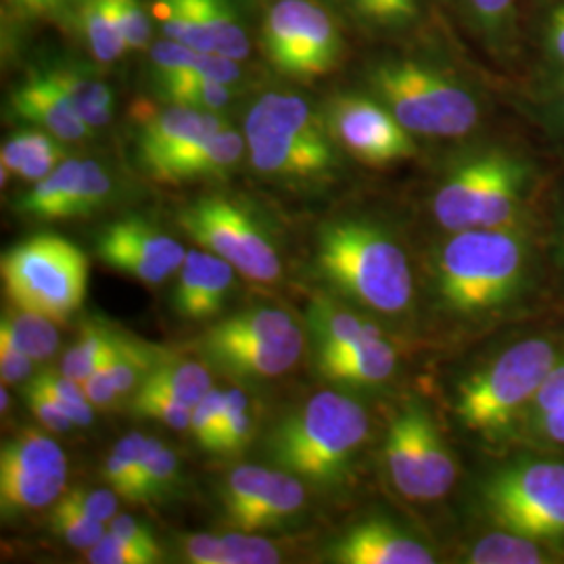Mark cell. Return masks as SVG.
Listing matches in <instances>:
<instances>
[{
  "mask_svg": "<svg viewBox=\"0 0 564 564\" xmlns=\"http://www.w3.org/2000/svg\"><path fill=\"white\" fill-rule=\"evenodd\" d=\"M563 111H564V101H563Z\"/></svg>",
  "mask_w": 564,
  "mask_h": 564,
  "instance_id": "6125c7cd",
  "label": "cell"
},
{
  "mask_svg": "<svg viewBox=\"0 0 564 564\" xmlns=\"http://www.w3.org/2000/svg\"><path fill=\"white\" fill-rule=\"evenodd\" d=\"M158 18L172 41L182 42L199 53H214V42L205 21V0H160Z\"/></svg>",
  "mask_w": 564,
  "mask_h": 564,
  "instance_id": "836d02e7",
  "label": "cell"
},
{
  "mask_svg": "<svg viewBox=\"0 0 564 564\" xmlns=\"http://www.w3.org/2000/svg\"><path fill=\"white\" fill-rule=\"evenodd\" d=\"M256 421L251 402L241 389H226L223 398V429L218 456H237L253 440Z\"/></svg>",
  "mask_w": 564,
  "mask_h": 564,
  "instance_id": "f35d334b",
  "label": "cell"
},
{
  "mask_svg": "<svg viewBox=\"0 0 564 564\" xmlns=\"http://www.w3.org/2000/svg\"><path fill=\"white\" fill-rule=\"evenodd\" d=\"M111 193V178L97 162H82L80 182L74 193L69 218H88L99 212Z\"/></svg>",
  "mask_w": 564,
  "mask_h": 564,
  "instance_id": "ee69618b",
  "label": "cell"
},
{
  "mask_svg": "<svg viewBox=\"0 0 564 564\" xmlns=\"http://www.w3.org/2000/svg\"><path fill=\"white\" fill-rule=\"evenodd\" d=\"M235 284V268L212 251H186L178 270L174 310L184 321L203 323L223 312Z\"/></svg>",
  "mask_w": 564,
  "mask_h": 564,
  "instance_id": "d6986e66",
  "label": "cell"
},
{
  "mask_svg": "<svg viewBox=\"0 0 564 564\" xmlns=\"http://www.w3.org/2000/svg\"><path fill=\"white\" fill-rule=\"evenodd\" d=\"M162 351L134 337L120 335L99 368L82 383L86 398L97 408H109L137 391Z\"/></svg>",
  "mask_w": 564,
  "mask_h": 564,
  "instance_id": "44dd1931",
  "label": "cell"
},
{
  "mask_svg": "<svg viewBox=\"0 0 564 564\" xmlns=\"http://www.w3.org/2000/svg\"><path fill=\"white\" fill-rule=\"evenodd\" d=\"M182 556L193 564L281 563L279 547L256 533L237 531L226 535L193 533L181 542Z\"/></svg>",
  "mask_w": 564,
  "mask_h": 564,
  "instance_id": "d4e9b609",
  "label": "cell"
},
{
  "mask_svg": "<svg viewBox=\"0 0 564 564\" xmlns=\"http://www.w3.org/2000/svg\"><path fill=\"white\" fill-rule=\"evenodd\" d=\"M475 9V13L479 15V20L484 21L489 28H498L502 21L508 18V13L512 11L517 0H468Z\"/></svg>",
  "mask_w": 564,
  "mask_h": 564,
  "instance_id": "6f0895ef",
  "label": "cell"
},
{
  "mask_svg": "<svg viewBox=\"0 0 564 564\" xmlns=\"http://www.w3.org/2000/svg\"><path fill=\"white\" fill-rule=\"evenodd\" d=\"M545 36H547V48L552 57L564 65V2L550 13Z\"/></svg>",
  "mask_w": 564,
  "mask_h": 564,
  "instance_id": "680465c9",
  "label": "cell"
},
{
  "mask_svg": "<svg viewBox=\"0 0 564 564\" xmlns=\"http://www.w3.org/2000/svg\"><path fill=\"white\" fill-rule=\"evenodd\" d=\"M199 349L207 362L230 379H276L300 360L303 333L282 310L251 307L209 326Z\"/></svg>",
  "mask_w": 564,
  "mask_h": 564,
  "instance_id": "8992f818",
  "label": "cell"
},
{
  "mask_svg": "<svg viewBox=\"0 0 564 564\" xmlns=\"http://www.w3.org/2000/svg\"><path fill=\"white\" fill-rule=\"evenodd\" d=\"M118 21H120L121 34L126 46L130 51H139L147 46L149 36H151V25L149 18L144 13L139 0H113Z\"/></svg>",
  "mask_w": 564,
  "mask_h": 564,
  "instance_id": "c3c4849f",
  "label": "cell"
},
{
  "mask_svg": "<svg viewBox=\"0 0 564 564\" xmlns=\"http://www.w3.org/2000/svg\"><path fill=\"white\" fill-rule=\"evenodd\" d=\"M11 102L20 118L39 123L61 141H82L90 132V126L46 76L21 84Z\"/></svg>",
  "mask_w": 564,
  "mask_h": 564,
  "instance_id": "cb8c5ba5",
  "label": "cell"
},
{
  "mask_svg": "<svg viewBox=\"0 0 564 564\" xmlns=\"http://www.w3.org/2000/svg\"><path fill=\"white\" fill-rule=\"evenodd\" d=\"M182 230L203 249L220 256L245 279H281V253L268 230L242 205L224 197H205L184 207Z\"/></svg>",
  "mask_w": 564,
  "mask_h": 564,
  "instance_id": "8fae6325",
  "label": "cell"
},
{
  "mask_svg": "<svg viewBox=\"0 0 564 564\" xmlns=\"http://www.w3.org/2000/svg\"><path fill=\"white\" fill-rule=\"evenodd\" d=\"M51 527L61 540L78 550H90L107 533L105 523L72 506L63 505L61 500L51 512Z\"/></svg>",
  "mask_w": 564,
  "mask_h": 564,
  "instance_id": "7bdbcfd3",
  "label": "cell"
},
{
  "mask_svg": "<svg viewBox=\"0 0 564 564\" xmlns=\"http://www.w3.org/2000/svg\"><path fill=\"white\" fill-rule=\"evenodd\" d=\"M120 333L109 328L107 324H82L80 335L76 343L67 349L61 362V372L78 383H84L113 349Z\"/></svg>",
  "mask_w": 564,
  "mask_h": 564,
  "instance_id": "e575fe53",
  "label": "cell"
},
{
  "mask_svg": "<svg viewBox=\"0 0 564 564\" xmlns=\"http://www.w3.org/2000/svg\"><path fill=\"white\" fill-rule=\"evenodd\" d=\"M316 262L343 295L379 314H402L414 297L412 268L402 247L375 224H326L318 235Z\"/></svg>",
  "mask_w": 564,
  "mask_h": 564,
  "instance_id": "3957f363",
  "label": "cell"
},
{
  "mask_svg": "<svg viewBox=\"0 0 564 564\" xmlns=\"http://www.w3.org/2000/svg\"><path fill=\"white\" fill-rule=\"evenodd\" d=\"M223 398L224 391L212 389L202 402L193 408V416H191L188 431L193 433L195 442L209 454H218V445H220Z\"/></svg>",
  "mask_w": 564,
  "mask_h": 564,
  "instance_id": "f6af8a7d",
  "label": "cell"
},
{
  "mask_svg": "<svg viewBox=\"0 0 564 564\" xmlns=\"http://www.w3.org/2000/svg\"><path fill=\"white\" fill-rule=\"evenodd\" d=\"M13 4H18L21 11H28V13H36V15H41V13H48V11H53L57 4H59L61 0H11Z\"/></svg>",
  "mask_w": 564,
  "mask_h": 564,
  "instance_id": "91938a15",
  "label": "cell"
},
{
  "mask_svg": "<svg viewBox=\"0 0 564 564\" xmlns=\"http://www.w3.org/2000/svg\"><path fill=\"white\" fill-rule=\"evenodd\" d=\"M561 403H564V362L556 364L550 370V375L545 377L535 400L529 405L527 416H529V421H533L535 416L544 414L545 410H552Z\"/></svg>",
  "mask_w": 564,
  "mask_h": 564,
  "instance_id": "11a10c76",
  "label": "cell"
},
{
  "mask_svg": "<svg viewBox=\"0 0 564 564\" xmlns=\"http://www.w3.org/2000/svg\"><path fill=\"white\" fill-rule=\"evenodd\" d=\"M242 139L239 132L220 128L184 144L170 160L151 174L165 184L223 176L241 160Z\"/></svg>",
  "mask_w": 564,
  "mask_h": 564,
  "instance_id": "7402d4cb",
  "label": "cell"
},
{
  "mask_svg": "<svg viewBox=\"0 0 564 564\" xmlns=\"http://www.w3.org/2000/svg\"><path fill=\"white\" fill-rule=\"evenodd\" d=\"M141 384L158 389L165 395H172L191 408H195L214 389L212 372L207 366L186 362L176 356L163 354H160L158 362L153 364L151 372Z\"/></svg>",
  "mask_w": 564,
  "mask_h": 564,
  "instance_id": "4316f807",
  "label": "cell"
},
{
  "mask_svg": "<svg viewBox=\"0 0 564 564\" xmlns=\"http://www.w3.org/2000/svg\"><path fill=\"white\" fill-rule=\"evenodd\" d=\"M558 362L556 345L544 337L510 345L458 387L456 414L460 423L485 437L502 435L527 414L545 377Z\"/></svg>",
  "mask_w": 564,
  "mask_h": 564,
  "instance_id": "277c9868",
  "label": "cell"
},
{
  "mask_svg": "<svg viewBox=\"0 0 564 564\" xmlns=\"http://www.w3.org/2000/svg\"><path fill=\"white\" fill-rule=\"evenodd\" d=\"M268 57L289 76H321L335 67L341 42L330 15L310 0H281L268 18Z\"/></svg>",
  "mask_w": 564,
  "mask_h": 564,
  "instance_id": "5bb4252c",
  "label": "cell"
},
{
  "mask_svg": "<svg viewBox=\"0 0 564 564\" xmlns=\"http://www.w3.org/2000/svg\"><path fill=\"white\" fill-rule=\"evenodd\" d=\"M384 464L395 489L419 502L444 498L458 473L437 424L419 403H408L389 424Z\"/></svg>",
  "mask_w": 564,
  "mask_h": 564,
  "instance_id": "7c38bea8",
  "label": "cell"
},
{
  "mask_svg": "<svg viewBox=\"0 0 564 564\" xmlns=\"http://www.w3.org/2000/svg\"><path fill=\"white\" fill-rule=\"evenodd\" d=\"M67 460L39 429H23L0 452V510L4 519L36 512L65 494Z\"/></svg>",
  "mask_w": 564,
  "mask_h": 564,
  "instance_id": "4fadbf2b",
  "label": "cell"
},
{
  "mask_svg": "<svg viewBox=\"0 0 564 564\" xmlns=\"http://www.w3.org/2000/svg\"><path fill=\"white\" fill-rule=\"evenodd\" d=\"M529 167L521 160L489 151L456 167L433 199V214L449 232L498 228L514 223Z\"/></svg>",
  "mask_w": 564,
  "mask_h": 564,
  "instance_id": "9c48e42d",
  "label": "cell"
},
{
  "mask_svg": "<svg viewBox=\"0 0 564 564\" xmlns=\"http://www.w3.org/2000/svg\"><path fill=\"white\" fill-rule=\"evenodd\" d=\"M97 256L111 270L155 286L181 270L186 251L160 228L139 218H123L102 228Z\"/></svg>",
  "mask_w": 564,
  "mask_h": 564,
  "instance_id": "2e32d148",
  "label": "cell"
},
{
  "mask_svg": "<svg viewBox=\"0 0 564 564\" xmlns=\"http://www.w3.org/2000/svg\"><path fill=\"white\" fill-rule=\"evenodd\" d=\"M32 383L39 384L46 395L53 398V402L74 421L76 426H88L95 419L93 403L86 398L84 387L78 381L65 377L63 372H42L32 379Z\"/></svg>",
  "mask_w": 564,
  "mask_h": 564,
  "instance_id": "60d3db41",
  "label": "cell"
},
{
  "mask_svg": "<svg viewBox=\"0 0 564 564\" xmlns=\"http://www.w3.org/2000/svg\"><path fill=\"white\" fill-rule=\"evenodd\" d=\"M328 121L335 139L368 165H389L414 155L410 132L379 102L341 97L333 102Z\"/></svg>",
  "mask_w": 564,
  "mask_h": 564,
  "instance_id": "e0dca14e",
  "label": "cell"
},
{
  "mask_svg": "<svg viewBox=\"0 0 564 564\" xmlns=\"http://www.w3.org/2000/svg\"><path fill=\"white\" fill-rule=\"evenodd\" d=\"M109 531H113L116 535H120L123 540H128L130 544L139 545L142 550H147L149 554H153L158 561L163 558L162 545L158 544L155 535L151 533V529L141 521H137L130 514H116L109 521Z\"/></svg>",
  "mask_w": 564,
  "mask_h": 564,
  "instance_id": "816d5d0a",
  "label": "cell"
},
{
  "mask_svg": "<svg viewBox=\"0 0 564 564\" xmlns=\"http://www.w3.org/2000/svg\"><path fill=\"white\" fill-rule=\"evenodd\" d=\"M181 479L178 456L155 437H147L139 460V502H160L174 494Z\"/></svg>",
  "mask_w": 564,
  "mask_h": 564,
  "instance_id": "4dcf8cb0",
  "label": "cell"
},
{
  "mask_svg": "<svg viewBox=\"0 0 564 564\" xmlns=\"http://www.w3.org/2000/svg\"><path fill=\"white\" fill-rule=\"evenodd\" d=\"M86 561L93 564H153L160 563L153 554L130 544L113 531H107L97 544L86 550Z\"/></svg>",
  "mask_w": 564,
  "mask_h": 564,
  "instance_id": "bcb514c9",
  "label": "cell"
},
{
  "mask_svg": "<svg viewBox=\"0 0 564 564\" xmlns=\"http://www.w3.org/2000/svg\"><path fill=\"white\" fill-rule=\"evenodd\" d=\"M481 496L487 514L500 529L542 544L564 542V463L508 464L485 481Z\"/></svg>",
  "mask_w": 564,
  "mask_h": 564,
  "instance_id": "30bf717a",
  "label": "cell"
},
{
  "mask_svg": "<svg viewBox=\"0 0 564 564\" xmlns=\"http://www.w3.org/2000/svg\"><path fill=\"white\" fill-rule=\"evenodd\" d=\"M23 395H25V402L30 405V410L34 412V416L39 419V423L44 429H48L53 433H67L72 426H76L74 421L61 410L57 403L53 402L51 395H46L42 391L39 384L30 381L28 387H25V391H23Z\"/></svg>",
  "mask_w": 564,
  "mask_h": 564,
  "instance_id": "681fc988",
  "label": "cell"
},
{
  "mask_svg": "<svg viewBox=\"0 0 564 564\" xmlns=\"http://www.w3.org/2000/svg\"><path fill=\"white\" fill-rule=\"evenodd\" d=\"M330 561L343 564H433V552L383 519H368L347 529L330 547Z\"/></svg>",
  "mask_w": 564,
  "mask_h": 564,
  "instance_id": "ac0fdd59",
  "label": "cell"
},
{
  "mask_svg": "<svg viewBox=\"0 0 564 564\" xmlns=\"http://www.w3.org/2000/svg\"><path fill=\"white\" fill-rule=\"evenodd\" d=\"M0 337H7L34 362H42L55 356L59 349V330L46 316L21 310L18 305L7 307L0 323Z\"/></svg>",
  "mask_w": 564,
  "mask_h": 564,
  "instance_id": "f546056e",
  "label": "cell"
},
{
  "mask_svg": "<svg viewBox=\"0 0 564 564\" xmlns=\"http://www.w3.org/2000/svg\"><path fill=\"white\" fill-rule=\"evenodd\" d=\"M529 423H533L538 437L545 444L564 445V403L545 410L544 414L535 416Z\"/></svg>",
  "mask_w": 564,
  "mask_h": 564,
  "instance_id": "9f6ffc18",
  "label": "cell"
},
{
  "mask_svg": "<svg viewBox=\"0 0 564 564\" xmlns=\"http://www.w3.org/2000/svg\"><path fill=\"white\" fill-rule=\"evenodd\" d=\"M199 55H202L199 51L176 41L160 42L151 51V57L162 78L188 69Z\"/></svg>",
  "mask_w": 564,
  "mask_h": 564,
  "instance_id": "f907efd6",
  "label": "cell"
},
{
  "mask_svg": "<svg viewBox=\"0 0 564 564\" xmlns=\"http://www.w3.org/2000/svg\"><path fill=\"white\" fill-rule=\"evenodd\" d=\"M305 505L302 479L256 464L237 466L223 489V508L228 523L239 531L256 533L295 519Z\"/></svg>",
  "mask_w": 564,
  "mask_h": 564,
  "instance_id": "9a60e30c",
  "label": "cell"
},
{
  "mask_svg": "<svg viewBox=\"0 0 564 564\" xmlns=\"http://www.w3.org/2000/svg\"><path fill=\"white\" fill-rule=\"evenodd\" d=\"M368 437V414L362 403L323 391L286 414L265 440V454L303 481L341 484L356 452Z\"/></svg>",
  "mask_w": 564,
  "mask_h": 564,
  "instance_id": "6da1fadb",
  "label": "cell"
},
{
  "mask_svg": "<svg viewBox=\"0 0 564 564\" xmlns=\"http://www.w3.org/2000/svg\"><path fill=\"white\" fill-rule=\"evenodd\" d=\"M165 97L174 105L191 107L199 111H216L230 101L228 84L199 78L191 74H174L162 78Z\"/></svg>",
  "mask_w": 564,
  "mask_h": 564,
  "instance_id": "74e56055",
  "label": "cell"
},
{
  "mask_svg": "<svg viewBox=\"0 0 564 564\" xmlns=\"http://www.w3.org/2000/svg\"><path fill=\"white\" fill-rule=\"evenodd\" d=\"M205 21L214 42V53L235 61L245 59L249 55L247 36L226 0H205Z\"/></svg>",
  "mask_w": 564,
  "mask_h": 564,
  "instance_id": "ab89813d",
  "label": "cell"
},
{
  "mask_svg": "<svg viewBox=\"0 0 564 564\" xmlns=\"http://www.w3.org/2000/svg\"><path fill=\"white\" fill-rule=\"evenodd\" d=\"M82 28L93 55L99 61L111 63L128 48L113 0H86L82 7Z\"/></svg>",
  "mask_w": 564,
  "mask_h": 564,
  "instance_id": "d590c367",
  "label": "cell"
},
{
  "mask_svg": "<svg viewBox=\"0 0 564 564\" xmlns=\"http://www.w3.org/2000/svg\"><path fill=\"white\" fill-rule=\"evenodd\" d=\"M144 442H147V435L142 433L126 435L102 464V479L128 502H139L137 477H139V460H141Z\"/></svg>",
  "mask_w": 564,
  "mask_h": 564,
  "instance_id": "8d00e7d4",
  "label": "cell"
},
{
  "mask_svg": "<svg viewBox=\"0 0 564 564\" xmlns=\"http://www.w3.org/2000/svg\"><path fill=\"white\" fill-rule=\"evenodd\" d=\"M527 258L523 232L512 224L454 232L437 256V295L460 316L496 312L521 291Z\"/></svg>",
  "mask_w": 564,
  "mask_h": 564,
  "instance_id": "7a4b0ae2",
  "label": "cell"
},
{
  "mask_svg": "<svg viewBox=\"0 0 564 564\" xmlns=\"http://www.w3.org/2000/svg\"><path fill=\"white\" fill-rule=\"evenodd\" d=\"M372 84L410 134L456 139L479 123L481 111L475 97L421 63L395 61L381 65L372 74Z\"/></svg>",
  "mask_w": 564,
  "mask_h": 564,
  "instance_id": "ba28073f",
  "label": "cell"
},
{
  "mask_svg": "<svg viewBox=\"0 0 564 564\" xmlns=\"http://www.w3.org/2000/svg\"><path fill=\"white\" fill-rule=\"evenodd\" d=\"M4 291L13 305L65 323L88 289V258L59 235H36L11 247L0 263Z\"/></svg>",
  "mask_w": 564,
  "mask_h": 564,
  "instance_id": "5b68a950",
  "label": "cell"
},
{
  "mask_svg": "<svg viewBox=\"0 0 564 564\" xmlns=\"http://www.w3.org/2000/svg\"><path fill=\"white\" fill-rule=\"evenodd\" d=\"M82 162L65 160L20 202V212L39 220H67L80 182Z\"/></svg>",
  "mask_w": 564,
  "mask_h": 564,
  "instance_id": "484cf974",
  "label": "cell"
},
{
  "mask_svg": "<svg viewBox=\"0 0 564 564\" xmlns=\"http://www.w3.org/2000/svg\"><path fill=\"white\" fill-rule=\"evenodd\" d=\"M0 400H2V412L9 408V395H7V384H2V391H0Z\"/></svg>",
  "mask_w": 564,
  "mask_h": 564,
  "instance_id": "94428289",
  "label": "cell"
},
{
  "mask_svg": "<svg viewBox=\"0 0 564 564\" xmlns=\"http://www.w3.org/2000/svg\"><path fill=\"white\" fill-rule=\"evenodd\" d=\"M74 105L82 120L90 128H99L111 120L113 95L102 82L80 76L69 69H55L44 74Z\"/></svg>",
  "mask_w": 564,
  "mask_h": 564,
  "instance_id": "d6a6232c",
  "label": "cell"
},
{
  "mask_svg": "<svg viewBox=\"0 0 564 564\" xmlns=\"http://www.w3.org/2000/svg\"><path fill=\"white\" fill-rule=\"evenodd\" d=\"M132 410H134V414H139L142 419L160 421V423L167 424L172 429H181V431L191 426V416H193L191 405L178 402L176 398L165 395L162 391L151 389L147 384H141L134 391Z\"/></svg>",
  "mask_w": 564,
  "mask_h": 564,
  "instance_id": "b9f144b4",
  "label": "cell"
},
{
  "mask_svg": "<svg viewBox=\"0 0 564 564\" xmlns=\"http://www.w3.org/2000/svg\"><path fill=\"white\" fill-rule=\"evenodd\" d=\"M470 564H544L552 563L542 542L531 540L517 531L498 529L477 540L468 550Z\"/></svg>",
  "mask_w": 564,
  "mask_h": 564,
  "instance_id": "1f68e13d",
  "label": "cell"
},
{
  "mask_svg": "<svg viewBox=\"0 0 564 564\" xmlns=\"http://www.w3.org/2000/svg\"><path fill=\"white\" fill-rule=\"evenodd\" d=\"M366 18L379 23H402L416 15V0H354Z\"/></svg>",
  "mask_w": 564,
  "mask_h": 564,
  "instance_id": "f5cc1de1",
  "label": "cell"
},
{
  "mask_svg": "<svg viewBox=\"0 0 564 564\" xmlns=\"http://www.w3.org/2000/svg\"><path fill=\"white\" fill-rule=\"evenodd\" d=\"M2 172H13L23 181H42L65 160V151L42 132H20L4 142Z\"/></svg>",
  "mask_w": 564,
  "mask_h": 564,
  "instance_id": "83f0119b",
  "label": "cell"
},
{
  "mask_svg": "<svg viewBox=\"0 0 564 564\" xmlns=\"http://www.w3.org/2000/svg\"><path fill=\"white\" fill-rule=\"evenodd\" d=\"M224 128L214 111H199L174 105L151 116H142L139 155L142 167L151 176L165 160H170L186 142Z\"/></svg>",
  "mask_w": 564,
  "mask_h": 564,
  "instance_id": "ffe728a7",
  "label": "cell"
},
{
  "mask_svg": "<svg viewBox=\"0 0 564 564\" xmlns=\"http://www.w3.org/2000/svg\"><path fill=\"white\" fill-rule=\"evenodd\" d=\"M245 134L251 163L263 174L310 178L335 162L323 121L293 95L262 97L249 111Z\"/></svg>",
  "mask_w": 564,
  "mask_h": 564,
  "instance_id": "52a82bcc",
  "label": "cell"
},
{
  "mask_svg": "<svg viewBox=\"0 0 564 564\" xmlns=\"http://www.w3.org/2000/svg\"><path fill=\"white\" fill-rule=\"evenodd\" d=\"M34 360L25 356L7 337H0V377L2 384H15L32 377Z\"/></svg>",
  "mask_w": 564,
  "mask_h": 564,
  "instance_id": "db71d44e",
  "label": "cell"
},
{
  "mask_svg": "<svg viewBox=\"0 0 564 564\" xmlns=\"http://www.w3.org/2000/svg\"><path fill=\"white\" fill-rule=\"evenodd\" d=\"M59 500L63 505L72 506L101 523H109L118 514V494L111 487L109 489H88V487L69 489L61 496Z\"/></svg>",
  "mask_w": 564,
  "mask_h": 564,
  "instance_id": "7dc6e473",
  "label": "cell"
},
{
  "mask_svg": "<svg viewBox=\"0 0 564 564\" xmlns=\"http://www.w3.org/2000/svg\"><path fill=\"white\" fill-rule=\"evenodd\" d=\"M310 324L314 328V337L318 349L341 347L349 343L368 341L384 337L383 330L362 316L339 307L328 300H316L310 307Z\"/></svg>",
  "mask_w": 564,
  "mask_h": 564,
  "instance_id": "f1b7e54d",
  "label": "cell"
},
{
  "mask_svg": "<svg viewBox=\"0 0 564 564\" xmlns=\"http://www.w3.org/2000/svg\"><path fill=\"white\" fill-rule=\"evenodd\" d=\"M395 368L398 351L384 337L318 349V370L335 383L381 384Z\"/></svg>",
  "mask_w": 564,
  "mask_h": 564,
  "instance_id": "603a6c76",
  "label": "cell"
}]
</instances>
